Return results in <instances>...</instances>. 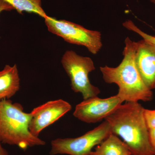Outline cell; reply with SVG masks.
Instances as JSON below:
<instances>
[{
  "instance_id": "1",
  "label": "cell",
  "mask_w": 155,
  "mask_h": 155,
  "mask_svg": "<svg viewBox=\"0 0 155 155\" xmlns=\"http://www.w3.org/2000/svg\"><path fill=\"white\" fill-rule=\"evenodd\" d=\"M144 110L138 102H126L105 119L112 133L122 139L132 155H155Z\"/></svg>"
},
{
  "instance_id": "2",
  "label": "cell",
  "mask_w": 155,
  "mask_h": 155,
  "mask_svg": "<svg viewBox=\"0 0 155 155\" xmlns=\"http://www.w3.org/2000/svg\"><path fill=\"white\" fill-rule=\"evenodd\" d=\"M123 60L119 66L100 67L103 79L107 83L116 84L119 87L117 95L122 102H148L153 98L152 91L143 82L136 65V41L128 37L125 41Z\"/></svg>"
},
{
  "instance_id": "3",
  "label": "cell",
  "mask_w": 155,
  "mask_h": 155,
  "mask_svg": "<svg viewBox=\"0 0 155 155\" xmlns=\"http://www.w3.org/2000/svg\"><path fill=\"white\" fill-rule=\"evenodd\" d=\"M31 119V113H25L21 104L0 100V141L23 150L45 145V141L30 132Z\"/></svg>"
},
{
  "instance_id": "4",
  "label": "cell",
  "mask_w": 155,
  "mask_h": 155,
  "mask_svg": "<svg viewBox=\"0 0 155 155\" xmlns=\"http://www.w3.org/2000/svg\"><path fill=\"white\" fill-rule=\"evenodd\" d=\"M61 62L70 78L72 91L81 94L84 100L97 96L100 90L91 84L88 77L89 73L95 69L91 58L68 50L63 55Z\"/></svg>"
},
{
  "instance_id": "5",
  "label": "cell",
  "mask_w": 155,
  "mask_h": 155,
  "mask_svg": "<svg viewBox=\"0 0 155 155\" xmlns=\"http://www.w3.org/2000/svg\"><path fill=\"white\" fill-rule=\"evenodd\" d=\"M44 19L48 30L67 42L85 47L94 55L101 49L103 44L100 31L89 30L74 22L48 16Z\"/></svg>"
},
{
  "instance_id": "6",
  "label": "cell",
  "mask_w": 155,
  "mask_h": 155,
  "mask_svg": "<svg viewBox=\"0 0 155 155\" xmlns=\"http://www.w3.org/2000/svg\"><path fill=\"white\" fill-rule=\"evenodd\" d=\"M105 120L101 125L83 135L75 138H58L51 141L50 155H89L95 146L100 144L112 134Z\"/></svg>"
},
{
  "instance_id": "7",
  "label": "cell",
  "mask_w": 155,
  "mask_h": 155,
  "mask_svg": "<svg viewBox=\"0 0 155 155\" xmlns=\"http://www.w3.org/2000/svg\"><path fill=\"white\" fill-rule=\"evenodd\" d=\"M122 103L117 95L105 99L92 97L77 104L73 116L85 123H96L105 119Z\"/></svg>"
},
{
  "instance_id": "8",
  "label": "cell",
  "mask_w": 155,
  "mask_h": 155,
  "mask_svg": "<svg viewBox=\"0 0 155 155\" xmlns=\"http://www.w3.org/2000/svg\"><path fill=\"white\" fill-rule=\"evenodd\" d=\"M71 109V104L62 99L49 101L35 108L31 112L30 132L38 137L44 129L61 119Z\"/></svg>"
},
{
  "instance_id": "9",
  "label": "cell",
  "mask_w": 155,
  "mask_h": 155,
  "mask_svg": "<svg viewBox=\"0 0 155 155\" xmlns=\"http://www.w3.org/2000/svg\"><path fill=\"white\" fill-rule=\"evenodd\" d=\"M135 62L146 86L155 89V45L143 39L136 41Z\"/></svg>"
},
{
  "instance_id": "10",
  "label": "cell",
  "mask_w": 155,
  "mask_h": 155,
  "mask_svg": "<svg viewBox=\"0 0 155 155\" xmlns=\"http://www.w3.org/2000/svg\"><path fill=\"white\" fill-rule=\"evenodd\" d=\"M19 89L20 78L17 65H5L0 71V100L9 99Z\"/></svg>"
},
{
  "instance_id": "11",
  "label": "cell",
  "mask_w": 155,
  "mask_h": 155,
  "mask_svg": "<svg viewBox=\"0 0 155 155\" xmlns=\"http://www.w3.org/2000/svg\"><path fill=\"white\" fill-rule=\"evenodd\" d=\"M89 155H132L127 145L112 133L95 148Z\"/></svg>"
},
{
  "instance_id": "12",
  "label": "cell",
  "mask_w": 155,
  "mask_h": 155,
  "mask_svg": "<svg viewBox=\"0 0 155 155\" xmlns=\"http://www.w3.org/2000/svg\"><path fill=\"white\" fill-rule=\"evenodd\" d=\"M20 14L23 12L37 14L45 19L48 15L42 8V0H2Z\"/></svg>"
},
{
  "instance_id": "13",
  "label": "cell",
  "mask_w": 155,
  "mask_h": 155,
  "mask_svg": "<svg viewBox=\"0 0 155 155\" xmlns=\"http://www.w3.org/2000/svg\"><path fill=\"white\" fill-rule=\"evenodd\" d=\"M123 25L128 30L134 31L140 35L143 39L155 45V36L150 35L143 31L135 25L133 21L128 19L123 22Z\"/></svg>"
},
{
  "instance_id": "14",
  "label": "cell",
  "mask_w": 155,
  "mask_h": 155,
  "mask_svg": "<svg viewBox=\"0 0 155 155\" xmlns=\"http://www.w3.org/2000/svg\"><path fill=\"white\" fill-rule=\"evenodd\" d=\"M144 115L149 130L155 129V110L144 109Z\"/></svg>"
},
{
  "instance_id": "15",
  "label": "cell",
  "mask_w": 155,
  "mask_h": 155,
  "mask_svg": "<svg viewBox=\"0 0 155 155\" xmlns=\"http://www.w3.org/2000/svg\"><path fill=\"white\" fill-rule=\"evenodd\" d=\"M14 10L12 6L2 0H0V14L4 11H11Z\"/></svg>"
},
{
  "instance_id": "16",
  "label": "cell",
  "mask_w": 155,
  "mask_h": 155,
  "mask_svg": "<svg viewBox=\"0 0 155 155\" xmlns=\"http://www.w3.org/2000/svg\"><path fill=\"white\" fill-rule=\"evenodd\" d=\"M149 130L151 143L155 150V129H150Z\"/></svg>"
},
{
  "instance_id": "17",
  "label": "cell",
  "mask_w": 155,
  "mask_h": 155,
  "mask_svg": "<svg viewBox=\"0 0 155 155\" xmlns=\"http://www.w3.org/2000/svg\"><path fill=\"white\" fill-rule=\"evenodd\" d=\"M2 143L0 141V155H9L8 151L3 147Z\"/></svg>"
},
{
  "instance_id": "18",
  "label": "cell",
  "mask_w": 155,
  "mask_h": 155,
  "mask_svg": "<svg viewBox=\"0 0 155 155\" xmlns=\"http://www.w3.org/2000/svg\"><path fill=\"white\" fill-rule=\"evenodd\" d=\"M150 1L151 2L155 5V0H150Z\"/></svg>"
}]
</instances>
